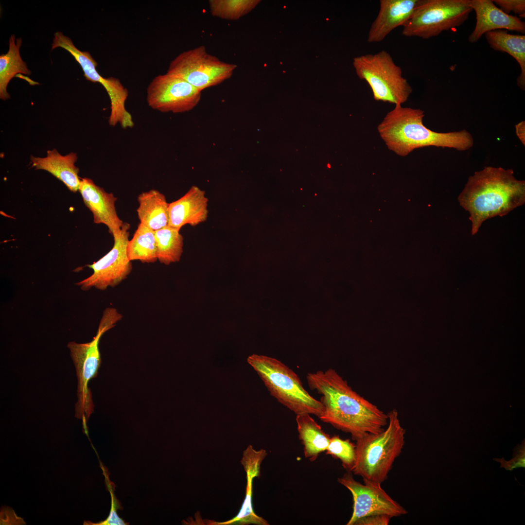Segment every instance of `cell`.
Returning a JSON list of instances; mask_svg holds the SVG:
<instances>
[{
  "label": "cell",
  "instance_id": "cell-18",
  "mask_svg": "<svg viewBox=\"0 0 525 525\" xmlns=\"http://www.w3.org/2000/svg\"><path fill=\"white\" fill-rule=\"evenodd\" d=\"M208 199L205 192L192 186L180 198L169 204L168 225L180 229L188 224L195 226L206 221Z\"/></svg>",
  "mask_w": 525,
  "mask_h": 525
},
{
  "label": "cell",
  "instance_id": "cell-10",
  "mask_svg": "<svg viewBox=\"0 0 525 525\" xmlns=\"http://www.w3.org/2000/svg\"><path fill=\"white\" fill-rule=\"evenodd\" d=\"M57 47L67 50L73 56L81 66L84 76L87 80L98 82L105 88L111 103L109 124L114 126L119 123L124 129L132 127L134 122L132 116L125 106L128 91L119 79L114 77L105 78L102 76L96 70L97 63L90 53L79 50L75 46L72 40L61 32L54 33L52 50Z\"/></svg>",
  "mask_w": 525,
  "mask_h": 525
},
{
  "label": "cell",
  "instance_id": "cell-24",
  "mask_svg": "<svg viewBox=\"0 0 525 525\" xmlns=\"http://www.w3.org/2000/svg\"><path fill=\"white\" fill-rule=\"evenodd\" d=\"M127 254L130 261L139 260L143 263L158 260L155 231L140 223L127 246Z\"/></svg>",
  "mask_w": 525,
  "mask_h": 525
},
{
  "label": "cell",
  "instance_id": "cell-12",
  "mask_svg": "<svg viewBox=\"0 0 525 525\" xmlns=\"http://www.w3.org/2000/svg\"><path fill=\"white\" fill-rule=\"evenodd\" d=\"M356 481L350 472L338 479V482L351 493L353 511L347 525H355L361 518L374 515H386L392 518L407 513L406 510L383 490L380 484L363 479Z\"/></svg>",
  "mask_w": 525,
  "mask_h": 525
},
{
  "label": "cell",
  "instance_id": "cell-27",
  "mask_svg": "<svg viewBox=\"0 0 525 525\" xmlns=\"http://www.w3.org/2000/svg\"><path fill=\"white\" fill-rule=\"evenodd\" d=\"M326 451L327 455L340 459L343 467L351 472L356 461V454L355 445L349 439H343L338 436H334L331 438Z\"/></svg>",
  "mask_w": 525,
  "mask_h": 525
},
{
  "label": "cell",
  "instance_id": "cell-1",
  "mask_svg": "<svg viewBox=\"0 0 525 525\" xmlns=\"http://www.w3.org/2000/svg\"><path fill=\"white\" fill-rule=\"evenodd\" d=\"M309 387L321 395L325 410L319 419L349 433L353 439L382 431L388 415L354 391L334 369L318 370L307 375Z\"/></svg>",
  "mask_w": 525,
  "mask_h": 525
},
{
  "label": "cell",
  "instance_id": "cell-8",
  "mask_svg": "<svg viewBox=\"0 0 525 525\" xmlns=\"http://www.w3.org/2000/svg\"><path fill=\"white\" fill-rule=\"evenodd\" d=\"M472 11L470 0H422L402 34L428 39L461 26Z\"/></svg>",
  "mask_w": 525,
  "mask_h": 525
},
{
  "label": "cell",
  "instance_id": "cell-21",
  "mask_svg": "<svg viewBox=\"0 0 525 525\" xmlns=\"http://www.w3.org/2000/svg\"><path fill=\"white\" fill-rule=\"evenodd\" d=\"M487 41L494 50L505 52L512 56L518 63L521 73L517 79L518 86L523 90L525 88V35H513L504 30L489 32L485 34Z\"/></svg>",
  "mask_w": 525,
  "mask_h": 525
},
{
  "label": "cell",
  "instance_id": "cell-16",
  "mask_svg": "<svg viewBox=\"0 0 525 525\" xmlns=\"http://www.w3.org/2000/svg\"><path fill=\"white\" fill-rule=\"evenodd\" d=\"M471 7L476 15L474 29L468 40L475 43L486 33L506 29L524 34L525 23L520 18L502 11L490 0H470Z\"/></svg>",
  "mask_w": 525,
  "mask_h": 525
},
{
  "label": "cell",
  "instance_id": "cell-13",
  "mask_svg": "<svg viewBox=\"0 0 525 525\" xmlns=\"http://www.w3.org/2000/svg\"><path fill=\"white\" fill-rule=\"evenodd\" d=\"M201 91L184 80L165 73L156 76L146 90V101L153 109L161 112L183 113L199 103Z\"/></svg>",
  "mask_w": 525,
  "mask_h": 525
},
{
  "label": "cell",
  "instance_id": "cell-28",
  "mask_svg": "<svg viewBox=\"0 0 525 525\" xmlns=\"http://www.w3.org/2000/svg\"><path fill=\"white\" fill-rule=\"evenodd\" d=\"M506 14L512 12L520 17H525V1L524 0H492Z\"/></svg>",
  "mask_w": 525,
  "mask_h": 525
},
{
  "label": "cell",
  "instance_id": "cell-19",
  "mask_svg": "<svg viewBox=\"0 0 525 525\" xmlns=\"http://www.w3.org/2000/svg\"><path fill=\"white\" fill-rule=\"evenodd\" d=\"M30 160L32 167L51 173L70 191L75 192L79 190L81 178L78 175L79 169L75 165L77 160L76 153L71 152L62 156L54 148L48 150L45 158L31 156Z\"/></svg>",
  "mask_w": 525,
  "mask_h": 525
},
{
  "label": "cell",
  "instance_id": "cell-30",
  "mask_svg": "<svg viewBox=\"0 0 525 525\" xmlns=\"http://www.w3.org/2000/svg\"><path fill=\"white\" fill-rule=\"evenodd\" d=\"M108 525H124L123 521L120 518L114 510L110 512V515L106 521L105 522Z\"/></svg>",
  "mask_w": 525,
  "mask_h": 525
},
{
  "label": "cell",
  "instance_id": "cell-26",
  "mask_svg": "<svg viewBox=\"0 0 525 525\" xmlns=\"http://www.w3.org/2000/svg\"><path fill=\"white\" fill-rule=\"evenodd\" d=\"M260 0H210L211 14L222 19L237 20L251 11Z\"/></svg>",
  "mask_w": 525,
  "mask_h": 525
},
{
  "label": "cell",
  "instance_id": "cell-20",
  "mask_svg": "<svg viewBox=\"0 0 525 525\" xmlns=\"http://www.w3.org/2000/svg\"><path fill=\"white\" fill-rule=\"evenodd\" d=\"M138 201L137 211L140 224L154 231L168 225L169 203L163 193L150 190L140 194Z\"/></svg>",
  "mask_w": 525,
  "mask_h": 525
},
{
  "label": "cell",
  "instance_id": "cell-22",
  "mask_svg": "<svg viewBox=\"0 0 525 525\" xmlns=\"http://www.w3.org/2000/svg\"><path fill=\"white\" fill-rule=\"evenodd\" d=\"M296 421L304 455L313 461L321 453L326 450L331 437L309 414L297 415Z\"/></svg>",
  "mask_w": 525,
  "mask_h": 525
},
{
  "label": "cell",
  "instance_id": "cell-11",
  "mask_svg": "<svg viewBox=\"0 0 525 525\" xmlns=\"http://www.w3.org/2000/svg\"><path fill=\"white\" fill-rule=\"evenodd\" d=\"M130 224L124 222L121 230L113 237L112 249L104 256L88 266L93 273L76 285L84 291L94 287L105 290L108 287H114L130 274L132 265L127 254Z\"/></svg>",
  "mask_w": 525,
  "mask_h": 525
},
{
  "label": "cell",
  "instance_id": "cell-3",
  "mask_svg": "<svg viewBox=\"0 0 525 525\" xmlns=\"http://www.w3.org/2000/svg\"><path fill=\"white\" fill-rule=\"evenodd\" d=\"M424 112L419 108L395 105L377 127L378 132L387 148L401 157L415 149L428 146L466 151L474 143L467 130L437 132L423 123Z\"/></svg>",
  "mask_w": 525,
  "mask_h": 525
},
{
  "label": "cell",
  "instance_id": "cell-7",
  "mask_svg": "<svg viewBox=\"0 0 525 525\" xmlns=\"http://www.w3.org/2000/svg\"><path fill=\"white\" fill-rule=\"evenodd\" d=\"M122 317L114 308L108 307L104 311L96 335L87 343L70 342L67 347L74 364L78 380V401L75 405V416L84 421L92 413L94 404L88 387L90 381L97 377L101 364L99 345L102 335L115 327Z\"/></svg>",
  "mask_w": 525,
  "mask_h": 525
},
{
  "label": "cell",
  "instance_id": "cell-23",
  "mask_svg": "<svg viewBox=\"0 0 525 525\" xmlns=\"http://www.w3.org/2000/svg\"><path fill=\"white\" fill-rule=\"evenodd\" d=\"M22 39H16L12 35L9 40V50L0 55V98L6 100L10 98L7 87L10 80L18 73L30 75L31 71L23 61L19 53Z\"/></svg>",
  "mask_w": 525,
  "mask_h": 525
},
{
  "label": "cell",
  "instance_id": "cell-14",
  "mask_svg": "<svg viewBox=\"0 0 525 525\" xmlns=\"http://www.w3.org/2000/svg\"><path fill=\"white\" fill-rule=\"evenodd\" d=\"M78 191L85 205L93 214L94 223L105 224L113 237L116 235L124 223L116 211L117 198L87 177L81 178Z\"/></svg>",
  "mask_w": 525,
  "mask_h": 525
},
{
  "label": "cell",
  "instance_id": "cell-6",
  "mask_svg": "<svg viewBox=\"0 0 525 525\" xmlns=\"http://www.w3.org/2000/svg\"><path fill=\"white\" fill-rule=\"evenodd\" d=\"M353 66L358 77L369 86L376 101L402 105L413 91L402 68L385 50L355 57Z\"/></svg>",
  "mask_w": 525,
  "mask_h": 525
},
{
  "label": "cell",
  "instance_id": "cell-9",
  "mask_svg": "<svg viewBox=\"0 0 525 525\" xmlns=\"http://www.w3.org/2000/svg\"><path fill=\"white\" fill-rule=\"evenodd\" d=\"M237 66L208 53L204 46L183 52L169 64L167 73L180 78L202 91L230 78Z\"/></svg>",
  "mask_w": 525,
  "mask_h": 525
},
{
  "label": "cell",
  "instance_id": "cell-2",
  "mask_svg": "<svg viewBox=\"0 0 525 525\" xmlns=\"http://www.w3.org/2000/svg\"><path fill=\"white\" fill-rule=\"evenodd\" d=\"M457 199L470 213L474 235L486 220L524 204L525 182L516 179L512 169L486 166L468 178Z\"/></svg>",
  "mask_w": 525,
  "mask_h": 525
},
{
  "label": "cell",
  "instance_id": "cell-17",
  "mask_svg": "<svg viewBox=\"0 0 525 525\" xmlns=\"http://www.w3.org/2000/svg\"><path fill=\"white\" fill-rule=\"evenodd\" d=\"M422 0H380V10L369 28L367 41H383L394 29L409 19Z\"/></svg>",
  "mask_w": 525,
  "mask_h": 525
},
{
  "label": "cell",
  "instance_id": "cell-15",
  "mask_svg": "<svg viewBox=\"0 0 525 525\" xmlns=\"http://www.w3.org/2000/svg\"><path fill=\"white\" fill-rule=\"evenodd\" d=\"M267 455L265 450L257 451L249 445L244 451L241 463L246 473V494L242 507L238 514L234 518L225 522H219L209 521L210 525H268L269 523L263 518L257 515L252 506V487L253 479L260 476L261 464Z\"/></svg>",
  "mask_w": 525,
  "mask_h": 525
},
{
  "label": "cell",
  "instance_id": "cell-4",
  "mask_svg": "<svg viewBox=\"0 0 525 525\" xmlns=\"http://www.w3.org/2000/svg\"><path fill=\"white\" fill-rule=\"evenodd\" d=\"M386 428L375 434H367L356 440V458L351 471L363 479L381 484L387 478L395 459L402 453L405 431L398 412L388 414Z\"/></svg>",
  "mask_w": 525,
  "mask_h": 525
},
{
  "label": "cell",
  "instance_id": "cell-31",
  "mask_svg": "<svg viewBox=\"0 0 525 525\" xmlns=\"http://www.w3.org/2000/svg\"><path fill=\"white\" fill-rule=\"evenodd\" d=\"M525 122L523 121L517 124L515 126L516 133L520 140L525 145Z\"/></svg>",
  "mask_w": 525,
  "mask_h": 525
},
{
  "label": "cell",
  "instance_id": "cell-25",
  "mask_svg": "<svg viewBox=\"0 0 525 525\" xmlns=\"http://www.w3.org/2000/svg\"><path fill=\"white\" fill-rule=\"evenodd\" d=\"M179 230L168 225L155 231L158 260L160 263L169 265L180 260L183 237Z\"/></svg>",
  "mask_w": 525,
  "mask_h": 525
},
{
  "label": "cell",
  "instance_id": "cell-29",
  "mask_svg": "<svg viewBox=\"0 0 525 525\" xmlns=\"http://www.w3.org/2000/svg\"><path fill=\"white\" fill-rule=\"evenodd\" d=\"M391 518L386 515H371L361 518L355 525H387Z\"/></svg>",
  "mask_w": 525,
  "mask_h": 525
},
{
  "label": "cell",
  "instance_id": "cell-5",
  "mask_svg": "<svg viewBox=\"0 0 525 525\" xmlns=\"http://www.w3.org/2000/svg\"><path fill=\"white\" fill-rule=\"evenodd\" d=\"M247 361L270 394L296 415L309 414L319 418L322 415L325 408L322 402L310 395L288 366L277 359L254 354Z\"/></svg>",
  "mask_w": 525,
  "mask_h": 525
}]
</instances>
